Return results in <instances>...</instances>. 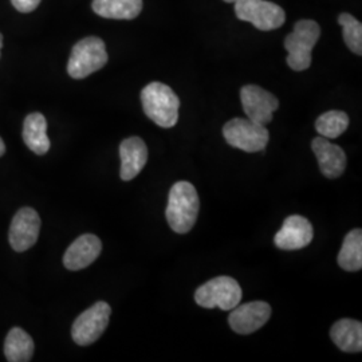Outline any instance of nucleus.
Masks as SVG:
<instances>
[{"label": "nucleus", "mask_w": 362, "mask_h": 362, "mask_svg": "<svg viewBox=\"0 0 362 362\" xmlns=\"http://www.w3.org/2000/svg\"><path fill=\"white\" fill-rule=\"evenodd\" d=\"M4 354L10 362H27L34 354V341L21 327H13L4 341Z\"/></svg>", "instance_id": "19"}, {"label": "nucleus", "mask_w": 362, "mask_h": 362, "mask_svg": "<svg viewBox=\"0 0 362 362\" xmlns=\"http://www.w3.org/2000/svg\"><path fill=\"white\" fill-rule=\"evenodd\" d=\"M103 251L101 240L93 235L85 233L76 239L71 246L66 250L64 264L70 272H78L90 266Z\"/></svg>", "instance_id": "13"}, {"label": "nucleus", "mask_w": 362, "mask_h": 362, "mask_svg": "<svg viewBox=\"0 0 362 362\" xmlns=\"http://www.w3.org/2000/svg\"><path fill=\"white\" fill-rule=\"evenodd\" d=\"M321 37V28L317 22L303 19L296 23L293 33L285 39L288 52L287 65L294 71H305L311 65V52Z\"/></svg>", "instance_id": "3"}, {"label": "nucleus", "mask_w": 362, "mask_h": 362, "mask_svg": "<svg viewBox=\"0 0 362 362\" xmlns=\"http://www.w3.org/2000/svg\"><path fill=\"white\" fill-rule=\"evenodd\" d=\"M144 112L161 128L169 129L177 124L180 100L168 85L152 82L141 91Z\"/></svg>", "instance_id": "2"}, {"label": "nucleus", "mask_w": 362, "mask_h": 362, "mask_svg": "<svg viewBox=\"0 0 362 362\" xmlns=\"http://www.w3.org/2000/svg\"><path fill=\"white\" fill-rule=\"evenodd\" d=\"M338 23L342 27V35L346 46L357 55H362V25L350 13H341Z\"/></svg>", "instance_id": "22"}, {"label": "nucleus", "mask_w": 362, "mask_h": 362, "mask_svg": "<svg viewBox=\"0 0 362 362\" xmlns=\"http://www.w3.org/2000/svg\"><path fill=\"white\" fill-rule=\"evenodd\" d=\"M200 202L194 185L188 181L176 182L169 191L167 220L169 227L177 233H189L199 215Z\"/></svg>", "instance_id": "1"}, {"label": "nucleus", "mask_w": 362, "mask_h": 362, "mask_svg": "<svg viewBox=\"0 0 362 362\" xmlns=\"http://www.w3.org/2000/svg\"><path fill=\"white\" fill-rule=\"evenodd\" d=\"M242 288L231 276H218L200 286L194 293V300L206 309L219 308L221 310H233L240 303Z\"/></svg>", "instance_id": "5"}, {"label": "nucleus", "mask_w": 362, "mask_h": 362, "mask_svg": "<svg viewBox=\"0 0 362 362\" xmlns=\"http://www.w3.org/2000/svg\"><path fill=\"white\" fill-rule=\"evenodd\" d=\"M40 231V218L33 208H22L16 212L10 227V245L16 252H23L34 246Z\"/></svg>", "instance_id": "11"}, {"label": "nucleus", "mask_w": 362, "mask_h": 362, "mask_svg": "<svg viewBox=\"0 0 362 362\" xmlns=\"http://www.w3.org/2000/svg\"><path fill=\"white\" fill-rule=\"evenodd\" d=\"M121 170L119 176L124 181L133 180L140 175L148 161V148L140 137H129L119 145Z\"/></svg>", "instance_id": "15"}, {"label": "nucleus", "mask_w": 362, "mask_h": 362, "mask_svg": "<svg viewBox=\"0 0 362 362\" xmlns=\"http://www.w3.org/2000/svg\"><path fill=\"white\" fill-rule=\"evenodd\" d=\"M23 140L30 151L37 155H46L50 149L47 136V121L40 113H31L23 124Z\"/></svg>", "instance_id": "17"}, {"label": "nucleus", "mask_w": 362, "mask_h": 362, "mask_svg": "<svg viewBox=\"0 0 362 362\" xmlns=\"http://www.w3.org/2000/svg\"><path fill=\"white\" fill-rule=\"evenodd\" d=\"M240 100L248 119L264 127L272 122L274 112L279 107L278 98L257 85L243 86Z\"/></svg>", "instance_id": "9"}, {"label": "nucleus", "mask_w": 362, "mask_h": 362, "mask_svg": "<svg viewBox=\"0 0 362 362\" xmlns=\"http://www.w3.org/2000/svg\"><path fill=\"white\" fill-rule=\"evenodd\" d=\"M105 42L97 37H88L74 45L67 64V73L74 79H83L101 70L107 64Z\"/></svg>", "instance_id": "4"}, {"label": "nucleus", "mask_w": 362, "mask_h": 362, "mask_svg": "<svg viewBox=\"0 0 362 362\" xmlns=\"http://www.w3.org/2000/svg\"><path fill=\"white\" fill-rule=\"evenodd\" d=\"M223 136L228 145L247 153L262 152L269 144V130L264 125L248 118H233L223 128Z\"/></svg>", "instance_id": "6"}, {"label": "nucleus", "mask_w": 362, "mask_h": 362, "mask_svg": "<svg viewBox=\"0 0 362 362\" xmlns=\"http://www.w3.org/2000/svg\"><path fill=\"white\" fill-rule=\"evenodd\" d=\"M4 152H6V145L3 143V140L0 139V157L4 155Z\"/></svg>", "instance_id": "24"}, {"label": "nucleus", "mask_w": 362, "mask_h": 362, "mask_svg": "<svg viewBox=\"0 0 362 362\" xmlns=\"http://www.w3.org/2000/svg\"><path fill=\"white\" fill-rule=\"evenodd\" d=\"M1 47H3V35L0 34V50H1Z\"/></svg>", "instance_id": "25"}, {"label": "nucleus", "mask_w": 362, "mask_h": 362, "mask_svg": "<svg viewBox=\"0 0 362 362\" xmlns=\"http://www.w3.org/2000/svg\"><path fill=\"white\" fill-rule=\"evenodd\" d=\"M314 236V230L310 221L299 216L291 215L285 220L282 228L274 238V243L279 250L293 251L309 246Z\"/></svg>", "instance_id": "12"}, {"label": "nucleus", "mask_w": 362, "mask_h": 362, "mask_svg": "<svg viewBox=\"0 0 362 362\" xmlns=\"http://www.w3.org/2000/svg\"><path fill=\"white\" fill-rule=\"evenodd\" d=\"M311 149L318 160L320 169L325 177L337 179L345 172L346 153L341 146L330 143L321 136L311 141Z\"/></svg>", "instance_id": "14"}, {"label": "nucleus", "mask_w": 362, "mask_h": 362, "mask_svg": "<svg viewBox=\"0 0 362 362\" xmlns=\"http://www.w3.org/2000/svg\"><path fill=\"white\" fill-rule=\"evenodd\" d=\"M330 337L342 351L360 353L362 350V324L356 320H339L332 326Z\"/></svg>", "instance_id": "16"}, {"label": "nucleus", "mask_w": 362, "mask_h": 362, "mask_svg": "<svg viewBox=\"0 0 362 362\" xmlns=\"http://www.w3.org/2000/svg\"><path fill=\"white\" fill-rule=\"evenodd\" d=\"M338 264L345 272H360L362 269V231L356 228L350 231L338 254Z\"/></svg>", "instance_id": "20"}, {"label": "nucleus", "mask_w": 362, "mask_h": 362, "mask_svg": "<svg viewBox=\"0 0 362 362\" xmlns=\"http://www.w3.org/2000/svg\"><path fill=\"white\" fill-rule=\"evenodd\" d=\"M13 7L21 13H31L34 11L40 3V0H11Z\"/></svg>", "instance_id": "23"}, {"label": "nucleus", "mask_w": 362, "mask_h": 362, "mask_svg": "<svg viewBox=\"0 0 362 362\" xmlns=\"http://www.w3.org/2000/svg\"><path fill=\"white\" fill-rule=\"evenodd\" d=\"M226 3H235V1H238V0H224Z\"/></svg>", "instance_id": "26"}, {"label": "nucleus", "mask_w": 362, "mask_h": 362, "mask_svg": "<svg viewBox=\"0 0 362 362\" xmlns=\"http://www.w3.org/2000/svg\"><path fill=\"white\" fill-rule=\"evenodd\" d=\"M235 13L240 21L248 22L260 31H272L284 26L285 11L278 4L267 0H238Z\"/></svg>", "instance_id": "7"}, {"label": "nucleus", "mask_w": 362, "mask_h": 362, "mask_svg": "<svg viewBox=\"0 0 362 362\" xmlns=\"http://www.w3.org/2000/svg\"><path fill=\"white\" fill-rule=\"evenodd\" d=\"M272 317V308L263 300H254L233 308L228 324L238 334H251L267 324Z\"/></svg>", "instance_id": "10"}, {"label": "nucleus", "mask_w": 362, "mask_h": 362, "mask_svg": "<svg viewBox=\"0 0 362 362\" xmlns=\"http://www.w3.org/2000/svg\"><path fill=\"white\" fill-rule=\"evenodd\" d=\"M349 127V117L341 110H330L315 121V129L325 139H337Z\"/></svg>", "instance_id": "21"}, {"label": "nucleus", "mask_w": 362, "mask_h": 362, "mask_svg": "<svg viewBox=\"0 0 362 362\" xmlns=\"http://www.w3.org/2000/svg\"><path fill=\"white\" fill-rule=\"evenodd\" d=\"M93 11L106 19L130 21L143 11V0H93Z\"/></svg>", "instance_id": "18"}, {"label": "nucleus", "mask_w": 362, "mask_h": 362, "mask_svg": "<svg viewBox=\"0 0 362 362\" xmlns=\"http://www.w3.org/2000/svg\"><path fill=\"white\" fill-rule=\"evenodd\" d=\"M112 309L106 302H97L90 309L83 311L71 327V337L79 346H88L94 344L104 334Z\"/></svg>", "instance_id": "8"}]
</instances>
